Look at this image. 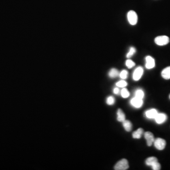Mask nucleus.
Instances as JSON below:
<instances>
[{"instance_id": "1", "label": "nucleus", "mask_w": 170, "mask_h": 170, "mask_svg": "<svg viewBox=\"0 0 170 170\" xmlns=\"http://www.w3.org/2000/svg\"><path fill=\"white\" fill-rule=\"evenodd\" d=\"M127 18H128V21L132 25H135L138 22V15L135 11H129L127 14Z\"/></svg>"}, {"instance_id": "2", "label": "nucleus", "mask_w": 170, "mask_h": 170, "mask_svg": "<svg viewBox=\"0 0 170 170\" xmlns=\"http://www.w3.org/2000/svg\"><path fill=\"white\" fill-rule=\"evenodd\" d=\"M170 42V39L169 37L166 36H157L154 39V42L158 46H164L165 45H167Z\"/></svg>"}, {"instance_id": "3", "label": "nucleus", "mask_w": 170, "mask_h": 170, "mask_svg": "<svg viewBox=\"0 0 170 170\" xmlns=\"http://www.w3.org/2000/svg\"><path fill=\"white\" fill-rule=\"evenodd\" d=\"M129 167L128 161L125 159H123L119 161L115 164V169L116 170H126Z\"/></svg>"}, {"instance_id": "4", "label": "nucleus", "mask_w": 170, "mask_h": 170, "mask_svg": "<svg viewBox=\"0 0 170 170\" xmlns=\"http://www.w3.org/2000/svg\"><path fill=\"white\" fill-rule=\"evenodd\" d=\"M154 143L156 149L159 150L164 149L166 144L165 140L161 138H157L156 139H154Z\"/></svg>"}, {"instance_id": "5", "label": "nucleus", "mask_w": 170, "mask_h": 170, "mask_svg": "<svg viewBox=\"0 0 170 170\" xmlns=\"http://www.w3.org/2000/svg\"><path fill=\"white\" fill-rule=\"evenodd\" d=\"M144 70L143 68L139 66L137 68L133 74V79L135 81H138L140 80L143 74Z\"/></svg>"}, {"instance_id": "6", "label": "nucleus", "mask_w": 170, "mask_h": 170, "mask_svg": "<svg viewBox=\"0 0 170 170\" xmlns=\"http://www.w3.org/2000/svg\"><path fill=\"white\" fill-rule=\"evenodd\" d=\"M130 104L134 107L139 108L142 106L143 101V99L135 97L130 100Z\"/></svg>"}, {"instance_id": "7", "label": "nucleus", "mask_w": 170, "mask_h": 170, "mask_svg": "<svg viewBox=\"0 0 170 170\" xmlns=\"http://www.w3.org/2000/svg\"><path fill=\"white\" fill-rule=\"evenodd\" d=\"M144 136H145V139L147 140V146H149V147L152 146L155 139L153 133L151 132H146L144 134Z\"/></svg>"}, {"instance_id": "8", "label": "nucleus", "mask_w": 170, "mask_h": 170, "mask_svg": "<svg viewBox=\"0 0 170 170\" xmlns=\"http://www.w3.org/2000/svg\"><path fill=\"white\" fill-rule=\"evenodd\" d=\"M155 66V60L150 56L146 57V67L147 69H153Z\"/></svg>"}, {"instance_id": "9", "label": "nucleus", "mask_w": 170, "mask_h": 170, "mask_svg": "<svg viewBox=\"0 0 170 170\" xmlns=\"http://www.w3.org/2000/svg\"><path fill=\"white\" fill-rule=\"evenodd\" d=\"M167 119V116L164 113H158L154 119L157 124H160L164 123V122L166 121Z\"/></svg>"}, {"instance_id": "10", "label": "nucleus", "mask_w": 170, "mask_h": 170, "mask_svg": "<svg viewBox=\"0 0 170 170\" xmlns=\"http://www.w3.org/2000/svg\"><path fill=\"white\" fill-rule=\"evenodd\" d=\"M157 114H158V112L155 109H152L147 110L145 112L146 117L149 119H154Z\"/></svg>"}, {"instance_id": "11", "label": "nucleus", "mask_w": 170, "mask_h": 170, "mask_svg": "<svg viewBox=\"0 0 170 170\" xmlns=\"http://www.w3.org/2000/svg\"><path fill=\"white\" fill-rule=\"evenodd\" d=\"M162 77L165 80H170V66L165 68L162 70L161 73Z\"/></svg>"}, {"instance_id": "12", "label": "nucleus", "mask_w": 170, "mask_h": 170, "mask_svg": "<svg viewBox=\"0 0 170 170\" xmlns=\"http://www.w3.org/2000/svg\"><path fill=\"white\" fill-rule=\"evenodd\" d=\"M117 120L119 122H123L125 120V115L121 109H119L117 112Z\"/></svg>"}, {"instance_id": "13", "label": "nucleus", "mask_w": 170, "mask_h": 170, "mask_svg": "<svg viewBox=\"0 0 170 170\" xmlns=\"http://www.w3.org/2000/svg\"><path fill=\"white\" fill-rule=\"evenodd\" d=\"M144 130L142 128H139L137 129L136 131H135L133 133V138L134 139H139L141 138L143 133Z\"/></svg>"}, {"instance_id": "14", "label": "nucleus", "mask_w": 170, "mask_h": 170, "mask_svg": "<svg viewBox=\"0 0 170 170\" xmlns=\"http://www.w3.org/2000/svg\"><path fill=\"white\" fill-rule=\"evenodd\" d=\"M122 124L124 127V129H125L127 132H130L132 129V125L131 122L128 120H125L122 122Z\"/></svg>"}, {"instance_id": "15", "label": "nucleus", "mask_w": 170, "mask_h": 170, "mask_svg": "<svg viewBox=\"0 0 170 170\" xmlns=\"http://www.w3.org/2000/svg\"><path fill=\"white\" fill-rule=\"evenodd\" d=\"M157 162H158V160L156 157H150L146 160V164L148 166H152V165Z\"/></svg>"}, {"instance_id": "16", "label": "nucleus", "mask_w": 170, "mask_h": 170, "mask_svg": "<svg viewBox=\"0 0 170 170\" xmlns=\"http://www.w3.org/2000/svg\"><path fill=\"white\" fill-rule=\"evenodd\" d=\"M119 75V73L118 70L115 68L111 69L109 73V76L111 78H115L117 77Z\"/></svg>"}, {"instance_id": "17", "label": "nucleus", "mask_w": 170, "mask_h": 170, "mask_svg": "<svg viewBox=\"0 0 170 170\" xmlns=\"http://www.w3.org/2000/svg\"><path fill=\"white\" fill-rule=\"evenodd\" d=\"M135 97H136L139 98L140 99H143L144 97V92L143 90L141 89H138L136 91L135 93Z\"/></svg>"}, {"instance_id": "18", "label": "nucleus", "mask_w": 170, "mask_h": 170, "mask_svg": "<svg viewBox=\"0 0 170 170\" xmlns=\"http://www.w3.org/2000/svg\"><path fill=\"white\" fill-rule=\"evenodd\" d=\"M129 95L130 94H129V91L127 90V89L125 88L122 89L121 91V95L122 97L125 98L128 97H129Z\"/></svg>"}, {"instance_id": "19", "label": "nucleus", "mask_w": 170, "mask_h": 170, "mask_svg": "<svg viewBox=\"0 0 170 170\" xmlns=\"http://www.w3.org/2000/svg\"><path fill=\"white\" fill-rule=\"evenodd\" d=\"M136 52V50L135 49V47H130V49H129V52H128V53L127 54V55H126L127 58H129L130 57H132L135 54Z\"/></svg>"}, {"instance_id": "20", "label": "nucleus", "mask_w": 170, "mask_h": 170, "mask_svg": "<svg viewBox=\"0 0 170 170\" xmlns=\"http://www.w3.org/2000/svg\"><path fill=\"white\" fill-rule=\"evenodd\" d=\"M126 65L129 69H131L135 66V63L131 60L128 59L126 61Z\"/></svg>"}, {"instance_id": "21", "label": "nucleus", "mask_w": 170, "mask_h": 170, "mask_svg": "<svg viewBox=\"0 0 170 170\" xmlns=\"http://www.w3.org/2000/svg\"><path fill=\"white\" fill-rule=\"evenodd\" d=\"M128 72L126 70H122L119 74V76L122 79L125 80L128 77Z\"/></svg>"}, {"instance_id": "22", "label": "nucleus", "mask_w": 170, "mask_h": 170, "mask_svg": "<svg viewBox=\"0 0 170 170\" xmlns=\"http://www.w3.org/2000/svg\"><path fill=\"white\" fill-rule=\"evenodd\" d=\"M116 85L119 87L123 88L127 86V83L125 80H121L116 83Z\"/></svg>"}, {"instance_id": "23", "label": "nucleus", "mask_w": 170, "mask_h": 170, "mask_svg": "<svg viewBox=\"0 0 170 170\" xmlns=\"http://www.w3.org/2000/svg\"><path fill=\"white\" fill-rule=\"evenodd\" d=\"M115 102V98L113 97L112 96H110V97H108L106 99V103L108 105H112L114 104Z\"/></svg>"}, {"instance_id": "24", "label": "nucleus", "mask_w": 170, "mask_h": 170, "mask_svg": "<svg viewBox=\"0 0 170 170\" xmlns=\"http://www.w3.org/2000/svg\"><path fill=\"white\" fill-rule=\"evenodd\" d=\"M152 169L154 170H159L161 169V165L158 162L155 163L152 166Z\"/></svg>"}, {"instance_id": "25", "label": "nucleus", "mask_w": 170, "mask_h": 170, "mask_svg": "<svg viewBox=\"0 0 170 170\" xmlns=\"http://www.w3.org/2000/svg\"><path fill=\"white\" fill-rule=\"evenodd\" d=\"M113 93H115V94H118L119 93V89L117 87L114 88Z\"/></svg>"}, {"instance_id": "26", "label": "nucleus", "mask_w": 170, "mask_h": 170, "mask_svg": "<svg viewBox=\"0 0 170 170\" xmlns=\"http://www.w3.org/2000/svg\"><path fill=\"white\" fill-rule=\"evenodd\" d=\"M169 98H170V96H169Z\"/></svg>"}]
</instances>
